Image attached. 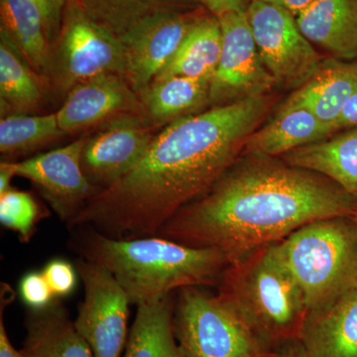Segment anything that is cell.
Wrapping results in <instances>:
<instances>
[{
    "instance_id": "6da1fadb",
    "label": "cell",
    "mask_w": 357,
    "mask_h": 357,
    "mask_svg": "<svg viewBox=\"0 0 357 357\" xmlns=\"http://www.w3.org/2000/svg\"><path fill=\"white\" fill-rule=\"evenodd\" d=\"M273 105L271 96H258L171 122L139 163L89 199L69 227L117 239L156 236L243 155Z\"/></svg>"
},
{
    "instance_id": "7a4b0ae2",
    "label": "cell",
    "mask_w": 357,
    "mask_h": 357,
    "mask_svg": "<svg viewBox=\"0 0 357 357\" xmlns=\"http://www.w3.org/2000/svg\"><path fill=\"white\" fill-rule=\"evenodd\" d=\"M356 213L357 198L325 176L276 157L245 154L157 236L218 249L231 263L307 223Z\"/></svg>"
},
{
    "instance_id": "3957f363",
    "label": "cell",
    "mask_w": 357,
    "mask_h": 357,
    "mask_svg": "<svg viewBox=\"0 0 357 357\" xmlns=\"http://www.w3.org/2000/svg\"><path fill=\"white\" fill-rule=\"evenodd\" d=\"M74 229L79 230L75 246L82 258L109 270L135 306L178 289L213 285L229 264L215 248H192L157 236L112 238L89 227Z\"/></svg>"
},
{
    "instance_id": "277c9868",
    "label": "cell",
    "mask_w": 357,
    "mask_h": 357,
    "mask_svg": "<svg viewBox=\"0 0 357 357\" xmlns=\"http://www.w3.org/2000/svg\"><path fill=\"white\" fill-rule=\"evenodd\" d=\"M218 294L275 349L300 340L309 310L276 243L229 263L220 277Z\"/></svg>"
},
{
    "instance_id": "5b68a950",
    "label": "cell",
    "mask_w": 357,
    "mask_h": 357,
    "mask_svg": "<svg viewBox=\"0 0 357 357\" xmlns=\"http://www.w3.org/2000/svg\"><path fill=\"white\" fill-rule=\"evenodd\" d=\"M276 246L309 312L357 290V229L352 217L307 223Z\"/></svg>"
},
{
    "instance_id": "8992f818",
    "label": "cell",
    "mask_w": 357,
    "mask_h": 357,
    "mask_svg": "<svg viewBox=\"0 0 357 357\" xmlns=\"http://www.w3.org/2000/svg\"><path fill=\"white\" fill-rule=\"evenodd\" d=\"M174 326L184 357H275L276 349L236 307L198 287L181 289Z\"/></svg>"
},
{
    "instance_id": "52a82bcc",
    "label": "cell",
    "mask_w": 357,
    "mask_h": 357,
    "mask_svg": "<svg viewBox=\"0 0 357 357\" xmlns=\"http://www.w3.org/2000/svg\"><path fill=\"white\" fill-rule=\"evenodd\" d=\"M121 38L93 20L79 0H68L62 25L52 47L48 81L58 95L105 73L124 75Z\"/></svg>"
},
{
    "instance_id": "ba28073f",
    "label": "cell",
    "mask_w": 357,
    "mask_h": 357,
    "mask_svg": "<svg viewBox=\"0 0 357 357\" xmlns=\"http://www.w3.org/2000/svg\"><path fill=\"white\" fill-rule=\"evenodd\" d=\"M246 14L260 58L276 86L299 89L323 59L301 32L295 16L262 0H252Z\"/></svg>"
},
{
    "instance_id": "9c48e42d",
    "label": "cell",
    "mask_w": 357,
    "mask_h": 357,
    "mask_svg": "<svg viewBox=\"0 0 357 357\" xmlns=\"http://www.w3.org/2000/svg\"><path fill=\"white\" fill-rule=\"evenodd\" d=\"M84 296L74 321L93 357H121L128 340V294L105 267L84 258L76 262Z\"/></svg>"
},
{
    "instance_id": "30bf717a",
    "label": "cell",
    "mask_w": 357,
    "mask_h": 357,
    "mask_svg": "<svg viewBox=\"0 0 357 357\" xmlns=\"http://www.w3.org/2000/svg\"><path fill=\"white\" fill-rule=\"evenodd\" d=\"M218 20L222 48L211 81L210 107L269 95L276 83L260 58L248 14L227 13Z\"/></svg>"
},
{
    "instance_id": "8fae6325",
    "label": "cell",
    "mask_w": 357,
    "mask_h": 357,
    "mask_svg": "<svg viewBox=\"0 0 357 357\" xmlns=\"http://www.w3.org/2000/svg\"><path fill=\"white\" fill-rule=\"evenodd\" d=\"M199 16L171 7L147 16L121 37L123 77L140 98L170 62Z\"/></svg>"
},
{
    "instance_id": "7c38bea8",
    "label": "cell",
    "mask_w": 357,
    "mask_h": 357,
    "mask_svg": "<svg viewBox=\"0 0 357 357\" xmlns=\"http://www.w3.org/2000/svg\"><path fill=\"white\" fill-rule=\"evenodd\" d=\"M86 138L26 159L10 161L14 174L31 181L52 210L68 227L98 191L82 167Z\"/></svg>"
},
{
    "instance_id": "4fadbf2b",
    "label": "cell",
    "mask_w": 357,
    "mask_h": 357,
    "mask_svg": "<svg viewBox=\"0 0 357 357\" xmlns=\"http://www.w3.org/2000/svg\"><path fill=\"white\" fill-rule=\"evenodd\" d=\"M154 137L141 115L109 122L84 143L82 167L89 182L98 192L112 187L139 163Z\"/></svg>"
},
{
    "instance_id": "5bb4252c",
    "label": "cell",
    "mask_w": 357,
    "mask_h": 357,
    "mask_svg": "<svg viewBox=\"0 0 357 357\" xmlns=\"http://www.w3.org/2000/svg\"><path fill=\"white\" fill-rule=\"evenodd\" d=\"M59 126L66 134L109 123L129 115L144 116L140 96L126 77L105 73L74 86L56 112Z\"/></svg>"
},
{
    "instance_id": "9a60e30c",
    "label": "cell",
    "mask_w": 357,
    "mask_h": 357,
    "mask_svg": "<svg viewBox=\"0 0 357 357\" xmlns=\"http://www.w3.org/2000/svg\"><path fill=\"white\" fill-rule=\"evenodd\" d=\"M300 340L311 357H357V290L307 312Z\"/></svg>"
},
{
    "instance_id": "2e32d148",
    "label": "cell",
    "mask_w": 357,
    "mask_h": 357,
    "mask_svg": "<svg viewBox=\"0 0 357 357\" xmlns=\"http://www.w3.org/2000/svg\"><path fill=\"white\" fill-rule=\"evenodd\" d=\"M357 93V60H323L309 79L293 91L283 105L305 107L335 131V124Z\"/></svg>"
},
{
    "instance_id": "e0dca14e",
    "label": "cell",
    "mask_w": 357,
    "mask_h": 357,
    "mask_svg": "<svg viewBox=\"0 0 357 357\" xmlns=\"http://www.w3.org/2000/svg\"><path fill=\"white\" fill-rule=\"evenodd\" d=\"M296 21L304 36L333 58L357 60V0H316Z\"/></svg>"
},
{
    "instance_id": "ac0fdd59",
    "label": "cell",
    "mask_w": 357,
    "mask_h": 357,
    "mask_svg": "<svg viewBox=\"0 0 357 357\" xmlns=\"http://www.w3.org/2000/svg\"><path fill=\"white\" fill-rule=\"evenodd\" d=\"M335 134L309 109L282 105L271 121L249 136L244 154L281 157Z\"/></svg>"
},
{
    "instance_id": "d6986e66",
    "label": "cell",
    "mask_w": 357,
    "mask_h": 357,
    "mask_svg": "<svg viewBox=\"0 0 357 357\" xmlns=\"http://www.w3.org/2000/svg\"><path fill=\"white\" fill-rule=\"evenodd\" d=\"M23 357H93L61 299L44 309L28 310Z\"/></svg>"
},
{
    "instance_id": "ffe728a7",
    "label": "cell",
    "mask_w": 357,
    "mask_h": 357,
    "mask_svg": "<svg viewBox=\"0 0 357 357\" xmlns=\"http://www.w3.org/2000/svg\"><path fill=\"white\" fill-rule=\"evenodd\" d=\"M289 165L325 176L357 198V128L281 156Z\"/></svg>"
},
{
    "instance_id": "44dd1931",
    "label": "cell",
    "mask_w": 357,
    "mask_h": 357,
    "mask_svg": "<svg viewBox=\"0 0 357 357\" xmlns=\"http://www.w3.org/2000/svg\"><path fill=\"white\" fill-rule=\"evenodd\" d=\"M48 79L36 72L0 31V100L2 115L29 114L44 102Z\"/></svg>"
},
{
    "instance_id": "7402d4cb",
    "label": "cell",
    "mask_w": 357,
    "mask_h": 357,
    "mask_svg": "<svg viewBox=\"0 0 357 357\" xmlns=\"http://www.w3.org/2000/svg\"><path fill=\"white\" fill-rule=\"evenodd\" d=\"M174 311L171 294L137 306L121 357H184L176 338Z\"/></svg>"
},
{
    "instance_id": "603a6c76",
    "label": "cell",
    "mask_w": 357,
    "mask_h": 357,
    "mask_svg": "<svg viewBox=\"0 0 357 357\" xmlns=\"http://www.w3.org/2000/svg\"><path fill=\"white\" fill-rule=\"evenodd\" d=\"M222 48V27L215 15H199L170 62L155 81L187 77L211 81Z\"/></svg>"
},
{
    "instance_id": "cb8c5ba5",
    "label": "cell",
    "mask_w": 357,
    "mask_h": 357,
    "mask_svg": "<svg viewBox=\"0 0 357 357\" xmlns=\"http://www.w3.org/2000/svg\"><path fill=\"white\" fill-rule=\"evenodd\" d=\"M208 79L169 77L155 81L141 96L145 119L165 124L199 114L210 107Z\"/></svg>"
},
{
    "instance_id": "d4e9b609",
    "label": "cell",
    "mask_w": 357,
    "mask_h": 357,
    "mask_svg": "<svg viewBox=\"0 0 357 357\" xmlns=\"http://www.w3.org/2000/svg\"><path fill=\"white\" fill-rule=\"evenodd\" d=\"M0 31L33 69L48 79L52 44L43 16L28 0H0Z\"/></svg>"
},
{
    "instance_id": "484cf974",
    "label": "cell",
    "mask_w": 357,
    "mask_h": 357,
    "mask_svg": "<svg viewBox=\"0 0 357 357\" xmlns=\"http://www.w3.org/2000/svg\"><path fill=\"white\" fill-rule=\"evenodd\" d=\"M64 134L56 114L6 115L0 121V152L4 156H20L43 147Z\"/></svg>"
},
{
    "instance_id": "4316f807",
    "label": "cell",
    "mask_w": 357,
    "mask_h": 357,
    "mask_svg": "<svg viewBox=\"0 0 357 357\" xmlns=\"http://www.w3.org/2000/svg\"><path fill=\"white\" fill-rule=\"evenodd\" d=\"M89 15L121 38L151 14L176 6V0H79Z\"/></svg>"
},
{
    "instance_id": "83f0119b",
    "label": "cell",
    "mask_w": 357,
    "mask_h": 357,
    "mask_svg": "<svg viewBox=\"0 0 357 357\" xmlns=\"http://www.w3.org/2000/svg\"><path fill=\"white\" fill-rule=\"evenodd\" d=\"M48 215V211L40 206L30 192L11 189L0 195V222L6 229L16 232L22 243L31 241L37 231V225Z\"/></svg>"
},
{
    "instance_id": "f1b7e54d",
    "label": "cell",
    "mask_w": 357,
    "mask_h": 357,
    "mask_svg": "<svg viewBox=\"0 0 357 357\" xmlns=\"http://www.w3.org/2000/svg\"><path fill=\"white\" fill-rule=\"evenodd\" d=\"M21 300L28 309L40 310L48 307L56 299L42 272H29L21 279Z\"/></svg>"
},
{
    "instance_id": "f546056e",
    "label": "cell",
    "mask_w": 357,
    "mask_h": 357,
    "mask_svg": "<svg viewBox=\"0 0 357 357\" xmlns=\"http://www.w3.org/2000/svg\"><path fill=\"white\" fill-rule=\"evenodd\" d=\"M45 278L50 286L55 298L61 299L70 295L77 286V271L69 261L64 259L51 260L45 266L43 271Z\"/></svg>"
},
{
    "instance_id": "4dcf8cb0",
    "label": "cell",
    "mask_w": 357,
    "mask_h": 357,
    "mask_svg": "<svg viewBox=\"0 0 357 357\" xmlns=\"http://www.w3.org/2000/svg\"><path fill=\"white\" fill-rule=\"evenodd\" d=\"M39 9L46 25L52 47L57 39L62 25L63 14L68 0H28Z\"/></svg>"
},
{
    "instance_id": "1f68e13d",
    "label": "cell",
    "mask_w": 357,
    "mask_h": 357,
    "mask_svg": "<svg viewBox=\"0 0 357 357\" xmlns=\"http://www.w3.org/2000/svg\"><path fill=\"white\" fill-rule=\"evenodd\" d=\"M14 292L6 284H1V307H0V357H23L20 351H17L9 340L6 325H4L3 312L7 305L13 301Z\"/></svg>"
},
{
    "instance_id": "d6a6232c",
    "label": "cell",
    "mask_w": 357,
    "mask_h": 357,
    "mask_svg": "<svg viewBox=\"0 0 357 357\" xmlns=\"http://www.w3.org/2000/svg\"><path fill=\"white\" fill-rule=\"evenodd\" d=\"M208 9L211 15L220 16L231 13H246L252 0H192Z\"/></svg>"
},
{
    "instance_id": "836d02e7",
    "label": "cell",
    "mask_w": 357,
    "mask_h": 357,
    "mask_svg": "<svg viewBox=\"0 0 357 357\" xmlns=\"http://www.w3.org/2000/svg\"><path fill=\"white\" fill-rule=\"evenodd\" d=\"M354 128H357V93L345 105L335 124V132Z\"/></svg>"
},
{
    "instance_id": "e575fe53",
    "label": "cell",
    "mask_w": 357,
    "mask_h": 357,
    "mask_svg": "<svg viewBox=\"0 0 357 357\" xmlns=\"http://www.w3.org/2000/svg\"><path fill=\"white\" fill-rule=\"evenodd\" d=\"M275 357H311L302 342L297 340H288L279 344L275 349Z\"/></svg>"
},
{
    "instance_id": "d590c367",
    "label": "cell",
    "mask_w": 357,
    "mask_h": 357,
    "mask_svg": "<svg viewBox=\"0 0 357 357\" xmlns=\"http://www.w3.org/2000/svg\"><path fill=\"white\" fill-rule=\"evenodd\" d=\"M262 1L280 6L282 8L288 10L289 13H292L296 17L301 11L311 6L312 2L316 1V0H262Z\"/></svg>"
},
{
    "instance_id": "8d00e7d4",
    "label": "cell",
    "mask_w": 357,
    "mask_h": 357,
    "mask_svg": "<svg viewBox=\"0 0 357 357\" xmlns=\"http://www.w3.org/2000/svg\"><path fill=\"white\" fill-rule=\"evenodd\" d=\"M15 177V174L10 161H3L0 164V195L6 194V192L13 189L11 181Z\"/></svg>"
},
{
    "instance_id": "74e56055",
    "label": "cell",
    "mask_w": 357,
    "mask_h": 357,
    "mask_svg": "<svg viewBox=\"0 0 357 357\" xmlns=\"http://www.w3.org/2000/svg\"><path fill=\"white\" fill-rule=\"evenodd\" d=\"M352 218H354V222H356L357 229V213H356V215H354V217H352Z\"/></svg>"
}]
</instances>
